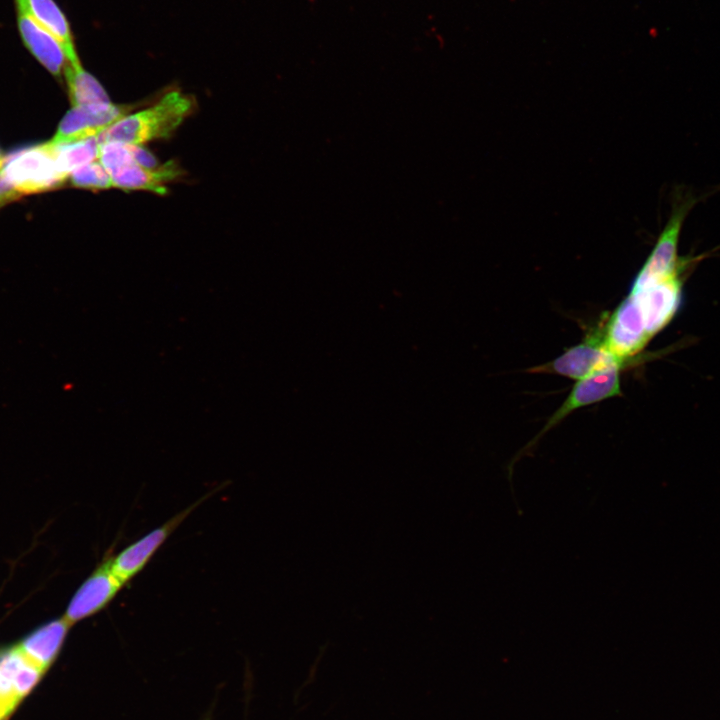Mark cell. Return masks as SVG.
Instances as JSON below:
<instances>
[{
    "instance_id": "6da1fadb",
    "label": "cell",
    "mask_w": 720,
    "mask_h": 720,
    "mask_svg": "<svg viewBox=\"0 0 720 720\" xmlns=\"http://www.w3.org/2000/svg\"><path fill=\"white\" fill-rule=\"evenodd\" d=\"M196 104L193 96L170 90L151 106L119 119L98 136L99 142L143 145L168 139L193 114Z\"/></svg>"
},
{
    "instance_id": "7a4b0ae2",
    "label": "cell",
    "mask_w": 720,
    "mask_h": 720,
    "mask_svg": "<svg viewBox=\"0 0 720 720\" xmlns=\"http://www.w3.org/2000/svg\"><path fill=\"white\" fill-rule=\"evenodd\" d=\"M0 171L21 195L46 191L66 180L58 171L46 143L10 155Z\"/></svg>"
},
{
    "instance_id": "3957f363",
    "label": "cell",
    "mask_w": 720,
    "mask_h": 720,
    "mask_svg": "<svg viewBox=\"0 0 720 720\" xmlns=\"http://www.w3.org/2000/svg\"><path fill=\"white\" fill-rule=\"evenodd\" d=\"M693 204L694 199L687 198L681 199L674 206L672 215L636 276L632 288H640L679 275L681 263L677 253L678 241L685 217Z\"/></svg>"
},
{
    "instance_id": "277c9868",
    "label": "cell",
    "mask_w": 720,
    "mask_h": 720,
    "mask_svg": "<svg viewBox=\"0 0 720 720\" xmlns=\"http://www.w3.org/2000/svg\"><path fill=\"white\" fill-rule=\"evenodd\" d=\"M124 585L105 559L75 591L63 616L71 625L94 616L112 602Z\"/></svg>"
},
{
    "instance_id": "5b68a950",
    "label": "cell",
    "mask_w": 720,
    "mask_h": 720,
    "mask_svg": "<svg viewBox=\"0 0 720 720\" xmlns=\"http://www.w3.org/2000/svg\"><path fill=\"white\" fill-rule=\"evenodd\" d=\"M622 363L621 360H614L588 376L577 380L566 400L550 417L536 439L562 421L572 411L621 395L620 369Z\"/></svg>"
},
{
    "instance_id": "8992f818",
    "label": "cell",
    "mask_w": 720,
    "mask_h": 720,
    "mask_svg": "<svg viewBox=\"0 0 720 720\" xmlns=\"http://www.w3.org/2000/svg\"><path fill=\"white\" fill-rule=\"evenodd\" d=\"M203 500L204 498L192 504L161 526L126 546L118 554L107 559L114 574L126 585V583L143 570L173 531Z\"/></svg>"
},
{
    "instance_id": "52a82bcc",
    "label": "cell",
    "mask_w": 720,
    "mask_h": 720,
    "mask_svg": "<svg viewBox=\"0 0 720 720\" xmlns=\"http://www.w3.org/2000/svg\"><path fill=\"white\" fill-rule=\"evenodd\" d=\"M132 108V105H117L111 102L89 107L73 106L61 120L51 142L68 144L99 136L129 114Z\"/></svg>"
},
{
    "instance_id": "ba28073f",
    "label": "cell",
    "mask_w": 720,
    "mask_h": 720,
    "mask_svg": "<svg viewBox=\"0 0 720 720\" xmlns=\"http://www.w3.org/2000/svg\"><path fill=\"white\" fill-rule=\"evenodd\" d=\"M614 360L620 359L608 352L600 331L596 330L580 344L569 348L553 361L537 366L531 371L555 373L580 380Z\"/></svg>"
},
{
    "instance_id": "9c48e42d",
    "label": "cell",
    "mask_w": 720,
    "mask_h": 720,
    "mask_svg": "<svg viewBox=\"0 0 720 720\" xmlns=\"http://www.w3.org/2000/svg\"><path fill=\"white\" fill-rule=\"evenodd\" d=\"M629 296L636 301L651 338L672 319L680 305L679 275L640 288H631Z\"/></svg>"
},
{
    "instance_id": "30bf717a",
    "label": "cell",
    "mask_w": 720,
    "mask_h": 720,
    "mask_svg": "<svg viewBox=\"0 0 720 720\" xmlns=\"http://www.w3.org/2000/svg\"><path fill=\"white\" fill-rule=\"evenodd\" d=\"M19 36L27 50L52 75L60 77L67 64L62 44L25 9L15 7Z\"/></svg>"
},
{
    "instance_id": "8fae6325",
    "label": "cell",
    "mask_w": 720,
    "mask_h": 720,
    "mask_svg": "<svg viewBox=\"0 0 720 720\" xmlns=\"http://www.w3.org/2000/svg\"><path fill=\"white\" fill-rule=\"evenodd\" d=\"M71 626L64 616L52 619L33 629L16 645L46 673L58 658Z\"/></svg>"
},
{
    "instance_id": "7c38bea8",
    "label": "cell",
    "mask_w": 720,
    "mask_h": 720,
    "mask_svg": "<svg viewBox=\"0 0 720 720\" xmlns=\"http://www.w3.org/2000/svg\"><path fill=\"white\" fill-rule=\"evenodd\" d=\"M45 673L17 645L0 650V684L3 692L19 704Z\"/></svg>"
},
{
    "instance_id": "4fadbf2b",
    "label": "cell",
    "mask_w": 720,
    "mask_h": 720,
    "mask_svg": "<svg viewBox=\"0 0 720 720\" xmlns=\"http://www.w3.org/2000/svg\"><path fill=\"white\" fill-rule=\"evenodd\" d=\"M184 175L173 160L156 168H144L138 164L128 166L111 176L113 187L123 190H144L159 195L168 192L167 184Z\"/></svg>"
},
{
    "instance_id": "5bb4252c",
    "label": "cell",
    "mask_w": 720,
    "mask_h": 720,
    "mask_svg": "<svg viewBox=\"0 0 720 720\" xmlns=\"http://www.w3.org/2000/svg\"><path fill=\"white\" fill-rule=\"evenodd\" d=\"M62 44L67 62L79 61L70 22L55 0H14Z\"/></svg>"
},
{
    "instance_id": "9a60e30c",
    "label": "cell",
    "mask_w": 720,
    "mask_h": 720,
    "mask_svg": "<svg viewBox=\"0 0 720 720\" xmlns=\"http://www.w3.org/2000/svg\"><path fill=\"white\" fill-rule=\"evenodd\" d=\"M64 76L73 106H97L110 103L101 83L84 69L81 61L67 62Z\"/></svg>"
},
{
    "instance_id": "2e32d148",
    "label": "cell",
    "mask_w": 720,
    "mask_h": 720,
    "mask_svg": "<svg viewBox=\"0 0 720 720\" xmlns=\"http://www.w3.org/2000/svg\"><path fill=\"white\" fill-rule=\"evenodd\" d=\"M46 146L58 171L67 178L75 169L98 160L100 142L98 136H95L68 144H54L49 141Z\"/></svg>"
},
{
    "instance_id": "e0dca14e",
    "label": "cell",
    "mask_w": 720,
    "mask_h": 720,
    "mask_svg": "<svg viewBox=\"0 0 720 720\" xmlns=\"http://www.w3.org/2000/svg\"><path fill=\"white\" fill-rule=\"evenodd\" d=\"M74 186L91 190H105L113 187L110 174L99 161L75 169L70 174Z\"/></svg>"
},
{
    "instance_id": "ac0fdd59",
    "label": "cell",
    "mask_w": 720,
    "mask_h": 720,
    "mask_svg": "<svg viewBox=\"0 0 720 720\" xmlns=\"http://www.w3.org/2000/svg\"><path fill=\"white\" fill-rule=\"evenodd\" d=\"M98 161L110 176L128 166L137 164L129 146L120 142L100 143Z\"/></svg>"
},
{
    "instance_id": "d6986e66",
    "label": "cell",
    "mask_w": 720,
    "mask_h": 720,
    "mask_svg": "<svg viewBox=\"0 0 720 720\" xmlns=\"http://www.w3.org/2000/svg\"><path fill=\"white\" fill-rule=\"evenodd\" d=\"M127 145L129 146L133 157L139 166L144 168H156L161 165L154 154L143 145Z\"/></svg>"
},
{
    "instance_id": "ffe728a7",
    "label": "cell",
    "mask_w": 720,
    "mask_h": 720,
    "mask_svg": "<svg viewBox=\"0 0 720 720\" xmlns=\"http://www.w3.org/2000/svg\"><path fill=\"white\" fill-rule=\"evenodd\" d=\"M20 196L21 194L15 190L0 171V207Z\"/></svg>"
},
{
    "instance_id": "44dd1931",
    "label": "cell",
    "mask_w": 720,
    "mask_h": 720,
    "mask_svg": "<svg viewBox=\"0 0 720 720\" xmlns=\"http://www.w3.org/2000/svg\"><path fill=\"white\" fill-rule=\"evenodd\" d=\"M4 160L0 156V164H3Z\"/></svg>"
},
{
    "instance_id": "7402d4cb",
    "label": "cell",
    "mask_w": 720,
    "mask_h": 720,
    "mask_svg": "<svg viewBox=\"0 0 720 720\" xmlns=\"http://www.w3.org/2000/svg\"><path fill=\"white\" fill-rule=\"evenodd\" d=\"M0 720H3L2 714H1V708H0Z\"/></svg>"
},
{
    "instance_id": "603a6c76",
    "label": "cell",
    "mask_w": 720,
    "mask_h": 720,
    "mask_svg": "<svg viewBox=\"0 0 720 720\" xmlns=\"http://www.w3.org/2000/svg\"><path fill=\"white\" fill-rule=\"evenodd\" d=\"M3 164H0V169L2 168Z\"/></svg>"
},
{
    "instance_id": "cb8c5ba5",
    "label": "cell",
    "mask_w": 720,
    "mask_h": 720,
    "mask_svg": "<svg viewBox=\"0 0 720 720\" xmlns=\"http://www.w3.org/2000/svg\"><path fill=\"white\" fill-rule=\"evenodd\" d=\"M209 720V719H208Z\"/></svg>"
}]
</instances>
